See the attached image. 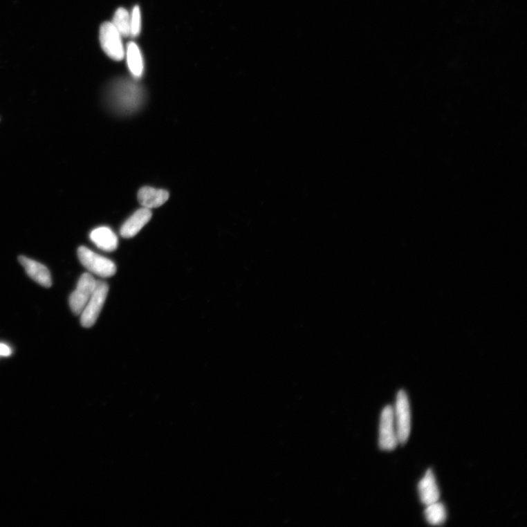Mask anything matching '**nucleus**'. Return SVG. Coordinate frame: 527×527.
<instances>
[{
  "label": "nucleus",
  "mask_w": 527,
  "mask_h": 527,
  "mask_svg": "<svg viewBox=\"0 0 527 527\" xmlns=\"http://www.w3.org/2000/svg\"><path fill=\"white\" fill-rule=\"evenodd\" d=\"M144 100L140 85L129 80L113 84L109 93V102L113 110L122 115H129L139 109Z\"/></svg>",
  "instance_id": "nucleus-1"
},
{
  "label": "nucleus",
  "mask_w": 527,
  "mask_h": 527,
  "mask_svg": "<svg viewBox=\"0 0 527 527\" xmlns=\"http://www.w3.org/2000/svg\"><path fill=\"white\" fill-rule=\"evenodd\" d=\"M78 257L84 268L100 277L109 278L117 272L114 262L84 246L79 248Z\"/></svg>",
  "instance_id": "nucleus-2"
},
{
  "label": "nucleus",
  "mask_w": 527,
  "mask_h": 527,
  "mask_svg": "<svg viewBox=\"0 0 527 527\" xmlns=\"http://www.w3.org/2000/svg\"><path fill=\"white\" fill-rule=\"evenodd\" d=\"M108 293V284L104 281H97L95 290L80 315L83 327L90 329L95 324L106 302Z\"/></svg>",
  "instance_id": "nucleus-3"
},
{
  "label": "nucleus",
  "mask_w": 527,
  "mask_h": 527,
  "mask_svg": "<svg viewBox=\"0 0 527 527\" xmlns=\"http://www.w3.org/2000/svg\"><path fill=\"white\" fill-rule=\"evenodd\" d=\"M394 417L398 443L405 445L411 431V412L408 397L404 391L398 393Z\"/></svg>",
  "instance_id": "nucleus-4"
},
{
  "label": "nucleus",
  "mask_w": 527,
  "mask_h": 527,
  "mask_svg": "<svg viewBox=\"0 0 527 527\" xmlns=\"http://www.w3.org/2000/svg\"><path fill=\"white\" fill-rule=\"evenodd\" d=\"M100 45L104 53L112 59L122 60L124 57V48L122 35L111 22H105L100 30Z\"/></svg>",
  "instance_id": "nucleus-5"
},
{
  "label": "nucleus",
  "mask_w": 527,
  "mask_h": 527,
  "mask_svg": "<svg viewBox=\"0 0 527 527\" xmlns=\"http://www.w3.org/2000/svg\"><path fill=\"white\" fill-rule=\"evenodd\" d=\"M97 281L90 273L82 275L74 292L70 296V307L75 315H80L88 300L91 297Z\"/></svg>",
  "instance_id": "nucleus-6"
},
{
  "label": "nucleus",
  "mask_w": 527,
  "mask_h": 527,
  "mask_svg": "<svg viewBox=\"0 0 527 527\" xmlns=\"http://www.w3.org/2000/svg\"><path fill=\"white\" fill-rule=\"evenodd\" d=\"M398 444L394 409L387 406L382 412L380 425L379 445L383 450H394Z\"/></svg>",
  "instance_id": "nucleus-7"
},
{
  "label": "nucleus",
  "mask_w": 527,
  "mask_h": 527,
  "mask_svg": "<svg viewBox=\"0 0 527 527\" xmlns=\"http://www.w3.org/2000/svg\"><path fill=\"white\" fill-rule=\"evenodd\" d=\"M19 261L25 269V271L35 282L46 288L52 286L51 273L42 264L24 256H20Z\"/></svg>",
  "instance_id": "nucleus-8"
},
{
  "label": "nucleus",
  "mask_w": 527,
  "mask_h": 527,
  "mask_svg": "<svg viewBox=\"0 0 527 527\" xmlns=\"http://www.w3.org/2000/svg\"><path fill=\"white\" fill-rule=\"evenodd\" d=\"M151 218V210L145 207L138 210L123 223L120 230V234L124 238H131L136 236Z\"/></svg>",
  "instance_id": "nucleus-9"
},
{
  "label": "nucleus",
  "mask_w": 527,
  "mask_h": 527,
  "mask_svg": "<svg viewBox=\"0 0 527 527\" xmlns=\"http://www.w3.org/2000/svg\"><path fill=\"white\" fill-rule=\"evenodd\" d=\"M418 492L422 503L425 506H429L438 501L441 493H439L435 477L432 470L426 472L424 478L420 481Z\"/></svg>",
  "instance_id": "nucleus-10"
},
{
  "label": "nucleus",
  "mask_w": 527,
  "mask_h": 527,
  "mask_svg": "<svg viewBox=\"0 0 527 527\" xmlns=\"http://www.w3.org/2000/svg\"><path fill=\"white\" fill-rule=\"evenodd\" d=\"M169 198L168 192L151 187H143L138 193V200L141 205L149 210L164 205Z\"/></svg>",
  "instance_id": "nucleus-11"
},
{
  "label": "nucleus",
  "mask_w": 527,
  "mask_h": 527,
  "mask_svg": "<svg viewBox=\"0 0 527 527\" xmlns=\"http://www.w3.org/2000/svg\"><path fill=\"white\" fill-rule=\"evenodd\" d=\"M90 237L96 246L104 252H114L118 247V237L108 228H96L91 232Z\"/></svg>",
  "instance_id": "nucleus-12"
},
{
  "label": "nucleus",
  "mask_w": 527,
  "mask_h": 527,
  "mask_svg": "<svg viewBox=\"0 0 527 527\" xmlns=\"http://www.w3.org/2000/svg\"><path fill=\"white\" fill-rule=\"evenodd\" d=\"M129 68L135 78H140L144 72V62L142 53L138 46L131 42L127 50Z\"/></svg>",
  "instance_id": "nucleus-13"
},
{
  "label": "nucleus",
  "mask_w": 527,
  "mask_h": 527,
  "mask_svg": "<svg viewBox=\"0 0 527 527\" xmlns=\"http://www.w3.org/2000/svg\"><path fill=\"white\" fill-rule=\"evenodd\" d=\"M425 517L430 524L435 526L443 525L447 518L446 509L444 505L438 501L427 506L425 510Z\"/></svg>",
  "instance_id": "nucleus-14"
},
{
  "label": "nucleus",
  "mask_w": 527,
  "mask_h": 527,
  "mask_svg": "<svg viewBox=\"0 0 527 527\" xmlns=\"http://www.w3.org/2000/svg\"><path fill=\"white\" fill-rule=\"evenodd\" d=\"M114 26L122 35V37L131 36V16L127 10L120 8L115 14L113 18Z\"/></svg>",
  "instance_id": "nucleus-15"
},
{
  "label": "nucleus",
  "mask_w": 527,
  "mask_h": 527,
  "mask_svg": "<svg viewBox=\"0 0 527 527\" xmlns=\"http://www.w3.org/2000/svg\"><path fill=\"white\" fill-rule=\"evenodd\" d=\"M141 12L139 7L133 8L131 16V36L136 37L141 31Z\"/></svg>",
  "instance_id": "nucleus-16"
},
{
  "label": "nucleus",
  "mask_w": 527,
  "mask_h": 527,
  "mask_svg": "<svg viewBox=\"0 0 527 527\" xmlns=\"http://www.w3.org/2000/svg\"><path fill=\"white\" fill-rule=\"evenodd\" d=\"M12 354V349L7 344L0 343V356L9 357Z\"/></svg>",
  "instance_id": "nucleus-17"
}]
</instances>
